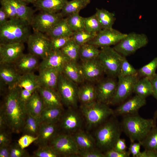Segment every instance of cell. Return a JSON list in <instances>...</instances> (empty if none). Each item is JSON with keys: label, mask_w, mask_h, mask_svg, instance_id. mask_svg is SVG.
<instances>
[{"label": "cell", "mask_w": 157, "mask_h": 157, "mask_svg": "<svg viewBox=\"0 0 157 157\" xmlns=\"http://www.w3.org/2000/svg\"><path fill=\"white\" fill-rule=\"evenodd\" d=\"M73 32L70 28L66 18L62 19L46 33L50 39L72 36Z\"/></svg>", "instance_id": "1f68e13d"}, {"label": "cell", "mask_w": 157, "mask_h": 157, "mask_svg": "<svg viewBox=\"0 0 157 157\" xmlns=\"http://www.w3.org/2000/svg\"><path fill=\"white\" fill-rule=\"evenodd\" d=\"M45 108H63L60 96L56 89L40 87L38 90Z\"/></svg>", "instance_id": "603a6c76"}, {"label": "cell", "mask_w": 157, "mask_h": 157, "mask_svg": "<svg viewBox=\"0 0 157 157\" xmlns=\"http://www.w3.org/2000/svg\"><path fill=\"white\" fill-rule=\"evenodd\" d=\"M114 115L98 127L94 134L97 147L104 153L113 149L120 138L122 131L121 123Z\"/></svg>", "instance_id": "7a4b0ae2"}, {"label": "cell", "mask_w": 157, "mask_h": 157, "mask_svg": "<svg viewBox=\"0 0 157 157\" xmlns=\"http://www.w3.org/2000/svg\"><path fill=\"white\" fill-rule=\"evenodd\" d=\"M97 33H91L85 30L73 32L71 38L81 46L87 43L96 35Z\"/></svg>", "instance_id": "b9f144b4"}, {"label": "cell", "mask_w": 157, "mask_h": 157, "mask_svg": "<svg viewBox=\"0 0 157 157\" xmlns=\"http://www.w3.org/2000/svg\"><path fill=\"white\" fill-rule=\"evenodd\" d=\"M100 50L97 47L88 43L80 46L79 58L82 61L97 59Z\"/></svg>", "instance_id": "8d00e7d4"}, {"label": "cell", "mask_w": 157, "mask_h": 157, "mask_svg": "<svg viewBox=\"0 0 157 157\" xmlns=\"http://www.w3.org/2000/svg\"><path fill=\"white\" fill-rule=\"evenodd\" d=\"M69 60L60 50L51 51L40 63L38 69L52 68L61 73L64 65Z\"/></svg>", "instance_id": "d6986e66"}, {"label": "cell", "mask_w": 157, "mask_h": 157, "mask_svg": "<svg viewBox=\"0 0 157 157\" xmlns=\"http://www.w3.org/2000/svg\"><path fill=\"white\" fill-rule=\"evenodd\" d=\"M64 112L63 108H45L42 112L39 117L40 123H57L59 122Z\"/></svg>", "instance_id": "d6a6232c"}, {"label": "cell", "mask_w": 157, "mask_h": 157, "mask_svg": "<svg viewBox=\"0 0 157 157\" xmlns=\"http://www.w3.org/2000/svg\"><path fill=\"white\" fill-rule=\"evenodd\" d=\"M127 34L122 33L113 28L102 29L88 43L98 47H104L115 45L125 37Z\"/></svg>", "instance_id": "9a60e30c"}, {"label": "cell", "mask_w": 157, "mask_h": 157, "mask_svg": "<svg viewBox=\"0 0 157 157\" xmlns=\"http://www.w3.org/2000/svg\"><path fill=\"white\" fill-rule=\"evenodd\" d=\"M145 149H151L157 151V127L154 126L145 138L140 142Z\"/></svg>", "instance_id": "ab89813d"}, {"label": "cell", "mask_w": 157, "mask_h": 157, "mask_svg": "<svg viewBox=\"0 0 157 157\" xmlns=\"http://www.w3.org/2000/svg\"><path fill=\"white\" fill-rule=\"evenodd\" d=\"M116 92L110 104L116 105L121 103L133 92L134 85L138 79L137 75L122 76H119Z\"/></svg>", "instance_id": "5bb4252c"}, {"label": "cell", "mask_w": 157, "mask_h": 157, "mask_svg": "<svg viewBox=\"0 0 157 157\" xmlns=\"http://www.w3.org/2000/svg\"><path fill=\"white\" fill-rule=\"evenodd\" d=\"M77 84L65 77L62 73L59 76L57 88L63 104L68 108H77L78 87Z\"/></svg>", "instance_id": "ba28073f"}, {"label": "cell", "mask_w": 157, "mask_h": 157, "mask_svg": "<svg viewBox=\"0 0 157 157\" xmlns=\"http://www.w3.org/2000/svg\"><path fill=\"white\" fill-rule=\"evenodd\" d=\"M108 105L97 101L81 105L80 111L88 129L97 127L114 115V110Z\"/></svg>", "instance_id": "277c9868"}, {"label": "cell", "mask_w": 157, "mask_h": 157, "mask_svg": "<svg viewBox=\"0 0 157 157\" xmlns=\"http://www.w3.org/2000/svg\"><path fill=\"white\" fill-rule=\"evenodd\" d=\"M24 43H0V64H13L24 53Z\"/></svg>", "instance_id": "2e32d148"}, {"label": "cell", "mask_w": 157, "mask_h": 157, "mask_svg": "<svg viewBox=\"0 0 157 157\" xmlns=\"http://www.w3.org/2000/svg\"><path fill=\"white\" fill-rule=\"evenodd\" d=\"M0 2L1 7L7 14L9 19L19 18L14 7L8 0H0Z\"/></svg>", "instance_id": "c3c4849f"}, {"label": "cell", "mask_w": 157, "mask_h": 157, "mask_svg": "<svg viewBox=\"0 0 157 157\" xmlns=\"http://www.w3.org/2000/svg\"><path fill=\"white\" fill-rule=\"evenodd\" d=\"M9 90L0 110L7 126L13 132L18 133L23 129L27 112L25 104L19 98V88L15 87Z\"/></svg>", "instance_id": "6da1fadb"}, {"label": "cell", "mask_w": 157, "mask_h": 157, "mask_svg": "<svg viewBox=\"0 0 157 157\" xmlns=\"http://www.w3.org/2000/svg\"><path fill=\"white\" fill-rule=\"evenodd\" d=\"M76 109L68 108L63 113L59 121L61 128L65 133L72 134L81 129L84 120L80 111Z\"/></svg>", "instance_id": "7c38bea8"}, {"label": "cell", "mask_w": 157, "mask_h": 157, "mask_svg": "<svg viewBox=\"0 0 157 157\" xmlns=\"http://www.w3.org/2000/svg\"><path fill=\"white\" fill-rule=\"evenodd\" d=\"M38 139V136L25 134L18 140L17 144L22 149H24L33 142H35Z\"/></svg>", "instance_id": "681fc988"}, {"label": "cell", "mask_w": 157, "mask_h": 157, "mask_svg": "<svg viewBox=\"0 0 157 157\" xmlns=\"http://www.w3.org/2000/svg\"><path fill=\"white\" fill-rule=\"evenodd\" d=\"M113 149L120 152L126 151L127 146L125 140L120 138L115 143Z\"/></svg>", "instance_id": "9f6ffc18"}, {"label": "cell", "mask_w": 157, "mask_h": 157, "mask_svg": "<svg viewBox=\"0 0 157 157\" xmlns=\"http://www.w3.org/2000/svg\"><path fill=\"white\" fill-rule=\"evenodd\" d=\"M105 157H129L131 155L128 151L120 152L113 149L104 152Z\"/></svg>", "instance_id": "f5cc1de1"}, {"label": "cell", "mask_w": 157, "mask_h": 157, "mask_svg": "<svg viewBox=\"0 0 157 157\" xmlns=\"http://www.w3.org/2000/svg\"><path fill=\"white\" fill-rule=\"evenodd\" d=\"M80 48V46L71 38L60 50L69 60L77 62L79 58Z\"/></svg>", "instance_id": "74e56055"}, {"label": "cell", "mask_w": 157, "mask_h": 157, "mask_svg": "<svg viewBox=\"0 0 157 157\" xmlns=\"http://www.w3.org/2000/svg\"><path fill=\"white\" fill-rule=\"evenodd\" d=\"M7 126L5 119L2 111L0 112V129L2 131L5 126Z\"/></svg>", "instance_id": "be15d7a7"}, {"label": "cell", "mask_w": 157, "mask_h": 157, "mask_svg": "<svg viewBox=\"0 0 157 157\" xmlns=\"http://www.w3.org/2000/svg\"><path fill=\"white\" fill-rule=\"evenodd\" d=\"M10 140L7 134L3 131H0V146L3 144H9Z\"/></svg>", "instance_id": "94428289"}, {"label": "cell", "mask_w": 157, "mask_h": 157, "mask_svg": "<svg viewBox=\"0 0 157 157\" xmlns=\"http://www.w3.org/2000/svg\"><path fill=\"white\" fill-rule=\"evenodd\" d=\"M66 18L70 28L73 32L84 30V17L80 16L79 13L71 15Z\"/></svg>", "instance_id": "7bdbcfd3"}, {"label": "cell", "mask_w": 157, "mask_h": 157, "mask_svg": "<svg viewBox=\"0 0 157 157\" xmlns=\"http://www.w3.org/2000/svg\"><path fill=\"white\" fill-rule=\"evenodd\" d=\"M20 2L27 5L30 3L33 4L35 2L36 0H17Z\"/></svg>", "instance_id": "e7e4bbea"}, {"label": "cell", "mask_w": 157, "mask_h": 157, "mask_svg": "<svg viewBox=\"0 0 157 157\" xmlns=\"http://www.w3.org/2000/svg\"><path fill=\"white\" fill-rule=\"evenodd\" d=\"M124 56L110 46L101 48L98 59L108 76L116 78L119 75Z\"/></svg>", "instance_id": "8992f818"}, {"label": "cell", "mask_w": 157, "mask_h": 157, "mask_svg": "<svg viewBox=\"0 0 157 157\" xmlns=\"http://www.w3.org/2000/svg\"><path fill=\"white\" fill-rule=\"evenodd\" d=\"M38 58L30 53H23L12 64L21 75L32 72L38 68L40 63Z\"/></svg>", "instance_id": "ffe728a7"}, {"label": "cell", "mask_w": 157, "mask_h": 157, "mask_svg": "<svg viewBox=\"0 0 157 157\" xmlns=\"http://www.w3.org/2000/svg\"><path fill=\"white\" fill-rule=\"evenodd\" d=\"M61 73L77 84L83 83L85 81L80 65L76 62L70 60L68 61L63 67Z\"/></svg>", "instance_id": "484cf974"}, {"label": "cell", "mask_w": 157, "mask_h": 157, "mask_svg": "<svg viewBox=\"0 0 157 157\" xmlns=\"http://www.w3.org/2000/svg\"><path fill=\"white\" fill-rule=\"evenodd\" d=\"M138 157H157V151L151 149H145L140 152Z\"/></svg>", "instance_id": "680465c9"}, {"label": "cell", "mask_w": 157, "mask_h": 157, "mask_svg": "<svg viewBox=\"0 0 157 157\" xmlns=\"http://www.w3.org/2000/svg\"><path fill=\"white\" fill-rule=\"evenodd\" d=\"M148 42V38L145 34L132 32L127 34L113 48L121 55L126 57L144 47Z\"/></svg>", "instance_id": "52a82bcc"}, {"label": "cell", "mask_w": 157, "mask_h": 157, "mask_svg": "<svg viewBox=\"0 0 157 157\" xmlns=\"http://www.w3.org/2000/svg\"><path fill=\"white\" fill-rule=\"evenodd\" d=\"M157 117V111H156V114H155V117L156 118V117Z\"/></svg>", "instance_id": "03108f58"}, {"label": "cell", "mask_w": 157, "mask_h": 157, "mask_svg": "<svg viewBox=\"0 0 157 157\" xmlns=\"http://www.w3.org/2000/svg\"><path fill=\"white\" fill-rule=\"evenodd\" d=\"M72 135L79 152L85 151L97 148L94 138L88 132L81 129Z\"/></svg>", "instance_id": "cb8c5ba5"}, {"label": "cell", "mask_w": 157, "mask_h": 157, "mask_svg": "<svg viewBox=\"0 0 157 157\" xmlns=\"http://www.w3.org/2000/svg\"><path fill=\"white\" fill-rule=\"evenodd\" d=\"M9 19L7 14L1 7L0 8V26L6 24Z\"/></svg>", "instance_id": "6125c7cd"}, {"label": "cell", "mask_w": 157, "mask_h": 157, "mask_svg": "<svg viewBox=\"0 0 157 157\" xmlns=\"http://www.w3.org/2000/svg\"><path fill=\"white\" fill-rule=\"evenodd\" d=\"M80 66L84 80L87 82L97 83L103 78L105 74L98 58L82 61Z\"/></svg>", "instance_id": "e0dca14e"}, {"label": "cell", "mask_w": 157, "mask_h": 157, "mask_svg": "<svg viewBox=\"0 0 157 157\" xmlns=\"http://www.w3.org/2000/svg\"><path fill=\"white\" fill-rule=\"evenodd\" d=\"M71 39V37H60L50 39L51 51L60 50Z\"/></svg>", "instance_id": "7dc6e473"}, {"label": "cell", "mask_w": 157, "mask_h": 157, "mask_svg": "<svg viewBox=\"0 0 157 157\" xmlns=\"http://www.w3.org/2000/svg\"><path fill=\"white\" fill-rule=\"evenodd\" d=\"M121 124L122 130L131 142H141L156 126L154 119H146L137 114L123 116Z\"/></svg>", "instance_id": "3957f363"}, {"label": "cell", "mask_w": 157, "mask_h": 157, "mask_svg": "<svg viewBox=\"0 0 157 157\" xmlns=\"http://www.w3.org/2000/svg\"><path fill=\"white\" fill-rule=\"evenodd\" d=\"M29 25L19 18L9 19L0 26V43L26 42L31 34Z\"/></svg>", "instance_id": "5b68a950"}, {"label": "cell", "mask_w": 157, "mask_h": 157, "mask_svg": "<svg viewBox=\"0 0 157 157\" xmlns=\"http://www.w3.org/2000/svg\"><path fill=\"white\" fill-rule=\"evenodd\" d=\"M117 82L116 78L108 76L97 82L95 85L96 101L110 104L116 92Z\"/></svg>", "instance_id": "4fadbf2b"}, {"label": "cell", "mask_w": 157, "mask_h": 157, "mask_svg": "<svg viewBox=\"0 0 157 157\" xmlns=\"http://www.w3.org/2000/svg\"><path fill=\"white\" fill-rule=\"evenodd\" d=\"M157 68V57H156L137 70L138 75L142 77H146L150 79L156 74V72Z\"/></svg>", "instance_id": "60d3db41"}, {"label": "cell", "mask_w": 157, "mask_h": 157, "mask_svg": "<svg viewBox=\"0 0 157 157\" xmlns=\"http://www.w3.org/2000/svg\"><path fill=\"white\" fill-rule=\"evenodd\" d=\"M88 82L78 87V97L81 105L86 104L96 101L95 85Z\"/></svg>", "instance_id": "4316f807"}, {"label": "cell", "mask_w": 157, "mask_h": 157, "mask_svg": "<svg viewBox=\"0 0 157 157\" xmlns=\"http://www.w3.org/2000/svg\"><path fill=\"white\" fill-rule=\"evenodd\" d=\"M67 0H36L33 4L38 10L52 13L61 11Z\"/></svg>", "instance_id": "f1b7e54d"}, {"label": "cell", "mask_w": 157, "mask_h": 157, "mask_svg": "<svg viewBox=\"0 0 157 157\" xmlns=\"http://www.w3.org/2000/svg\"><path fill=\"white\" fill-rule=\"evenodd\" d=\"M49 144L60 156L78 157L79 150L72 134L57 133Z\"/></svg>", "instance_id": "9c48e42d"}, {"label": "cell", "mask_w": 157, "mask_h": 157, "mask_svg": "<svg viewBox=\"0 0 157 157\" xmlns=\"http://www.w3.org/2000/svg\"><path fill=\"white\" fill-rule=\"evenodd\" d=\"M136 75H138L137 70L129 63L125 57L124 56L122 61L119 76H124Z\"/></svg>", "instance_id": "f6af8a7d"}, {"label": "cell", "mask_w": 157, "mask_h": 157, "mask_svg": "<svg viewBox=\"0 0 157 157\" xmlns=\"http://www.w3.org/2000/svg\"><path fill=\"white\" fill-rule=\"evenodd\" d=\"M9 144L0 146V157H10Z\"/></svg>", "instance_id": "6f0895ef"}, {"label": "cell", "mask_w": 157, "mask_h": 157, "mask_svg": "<svg viewBox=\"0 0 157 157\" xmlns=\"http://www.w3.org/2000/svg\"><path fill=\"white\" fill-rule=\"evenodd\" d=\"M142 146L140 142H131L128 151L133 157H138L141 151L140 147Z\"/></svg>", "instance_id": "db71d44e"}, {"label": "cell", "mask_w": 157, "mask_h": 157, "mask_svg": "<svg viewBox=\"0 0 157 157\" xmlns=\"http://www.w3.org/2000/svg\"><path fill=\"white\" fill-rule=\"evenodd\" d=\"M19 88V95L20 99L22 102L25 104L35 91H30L23 88Z\"/></svg>", "instance_id": "11a10c76"}, {"label": "cell", "mask_w": 157, "mask_h": 157, "mask_svg": "<svg viewBox=\"0 0 157 157\" xmlns=\"http://www.w3.org/2000/svg\"><path fill=\"white\" fill-rule=\"evenodd\" d=\"M1 81L9 89L16 87L21 74L11 64H0Z\"/></svg>", "instance_id": "44dd1931"}, {"label": "cell", "mask_w": 157, "mask_h": 157, "mask_svg": "<svg viewBox=\"0 0 157 157\" xmlns=\"http://www.w3.org/2000/svg\"><path fill=\"white\" fill-rule=\"evenodd\" d=\"M58 129L57 123H40L37 135L38 139L35 142L39 146L48 145L57 133Z\"/></svg>", "instance_id": "d4e9b609"}, {"label": "cell", "mask_w": 157, "mask_h": 157, "mask_svg": "<svg viewBox=\"0 0 157 157\" xmlns=\"http://www.w3.org/2000/svg\"><path fill=\"white\" fill-rule=\"evenodd\" d=\"M26 42L30 53L42 59L51 51L50 39L43 33L34 31L30 35Z\"/></svg>", "instance_id": "30bf717a"}, {"label": "cell", "mask_w": 157, "mask_h": 157, "mask_svg": "<svg viewBox=\"0 0 157 157\" xmlns=\"http://www.w3.org/2000/svg\"><path fill=\"white\" fill-rule=\"evenodd\" d=\"M40 123L39 119L27 113L22 130L25 134L37 136Z\"/></svg>", "instance_id": "f35d334b"}, {"label": "cell", "mask_w": 157, "mask_h": 157, "mask_svg": "<svg viewBox=\"0 0 157 157\" xmlns=\"http://www.w3.org/2000/svg\"><path fill=\"white\" fill-rule=\"evenodd\" d=\"M133 92L145 99L152 95V87L150 80L146 77L138 79L134 85Z\"/></svg>", "instance_id": "e575fe53"}, {"label": "cell", "mask_w": 157, "mask_h": 157, "mask_svg": "<svg viewBox=\"0 0 157 157\" xmlns=\"http://www.w3.org/2000/svg\"><path fill=\"white\" fill-rule=\"evenodd\" d=\"M34 154L37 157H60L49 145L39 146L34 152Z\"/></svg>", "instance_id": "bcb514c9"}, {"label": "cell", "mask_w": 157, "mask_h": 157, "mask_svg": "<svg viewBox=\"0 0 157 157\" xmlns=\"http://www.w3.org/2000/svg\"><path fill=\"white\" fill-rule=\"evenodd\" d=\"M95 14L102 29L113 28L115 20L113 13L103 8H96Z\"/></svg>", "instance_id": "d590c367"}, {"label": "cell", "mask_w": 157, "mask_h": 157, "mask_svg": "<svg viewBox=\"0 0 157 157\" xmlns=\"http://www.w3.org/2000/svg\"><path fill=\"white\" fill-rule=\"evenodd\" d=\"M149 79L152 85V95L157 100V74Z\"/></svg>", "instance_id": "91938a15"}, {"label": "cell", "mask_w": 157, "mask_h": 157, "mask_svg": "<svg viewBox=\"0 0 157 157\" xmlns=\"http://www.w3.org/2000/svg\"><path fill=\"white\" fill-rule=\"evenodd\" d=\"M10 157H23L28 156L27 152L22 149L18 144L10 145Z\"/></svg>", "instance_id": "f907efd6"}, {"label": "cell", "mask_w": 157, "mask_h": 157, "mask_svg": "<svg viewBox=\"0 0 157 157\" xmlns=\"http://www.w3.org/2000/svg\"><path fill=\"white\" fill-rule=\"evenodd\" d=\"M27 112L39 119L44 108L42 99L38 90L35 91L25 104Z\"/></svg>", "instance_id": "83f0119b"}, {"label": "cell", "mask_w": 157, "mask_h": 157, "mask_svg": "<svg viewBox=\"0 0 157 157\" xmlns=\"http://www.w3.org/2000/svg\"><path fill=\"white\" fill-rule=\"evenodd\" d=\"M78 157H105L104 152L98 148L85 151L79 152Z\"/></svg>", "instance_id": "816d5d0a"}, {"label": "cell", "mask_w": 157, "mask_h": 157, "mask_svg": "<svg viewBox=\"0 0 157 157\" xmlns=\"http://www.w3.org/2000/svg\"><path fill=\"white\" fill-rule=\"evenodd\" d=\"M84 29L89 32L97 33L102 29L95 14L88 17H84Z\"/></svg>", "instance_id": "ee69618b"}, {"label": "cell", "mask_w": 157, "mask_h": 157, "mask_svg": "<svg viewBox=\"0 0 157 157\" xmlns=\"http://www.w3.org/2000/svg\"><path fill=\"white\" fill-rule=\"evenodd\" d=\"M40 87L38 75L32 72L22 74L16 87L35 91Z\"/></svg>", "instance_id": "f546056e"}, {"label": "cell", "mask_w": 157, "mask_h": 157, "mask_svg": "<svg viewBox=\"0 0 157 157\" xmlns=\"http://www.w3.org/2000/svg\"><path fill=\"white\" fill-rule=\"evenodd\" d=\"M63 17L60 13H52L41 11L34 16L30 25L34 31L46 33Z\"/></svg>", "instance_id": "8fae6325"}, {"label": "cell", "mask_w": 157, "mask_h": 157, "mask_svg": "<svg viewBox=\"0 0 157 157\" xmlns=\"http://www.w3.org/2000/svg\"><path fill=\"white\" fill-rule=\"evenodd\" d=\"M60 73L58 70L52 68L39 69L38 76L40 87L56 89Z\"/></svg>", "instance_id": "7402d4cb"}, {"label": "cell", "mask_w": 157, "mask_h": 157, "mask_svg": "<svg viewBox=\"0 0 157 157\" xmlns=\"http://www.w3.org/2000/svg\"><path fill=\"white\" fill-rule=\"evenodd\" d=\"M8 0L14 7L18 18L31 25L34 16L32 8L17 0Z\"/></svg>", "instance_id": "4dcf8cb0"}, {"label": "cell", "mask_w": 157, "mask_h": 157, "mask_svg": "<svg viewBox=\"0 0 157 157\" xmlns=\"http://www.w3.org/2000/svg\"><path fill=\"white\" fill-rule=\"evenodd\" d=\"M146 99L135 94L119 106L114 110V115L125 116L137 114L139 109L146 104Z\"/></svg>", "instance_id": "ac0fdd59"}, {"label": "cell", "mask_w": 157, "mask_h": 157, "mask_svg": "<svg viewBox=\"0 0 157 157\" xmlns=\"http://www.w3.org/2000/svg\"><path fill=\"white\" fill-rule=\"evenodd\" d=\"M90 2V0H72L66 3L60 13L63 16L67 17L74 14L79 13Z\"/></svg>", "instance_id": "836d02e7"}]
</instances>
